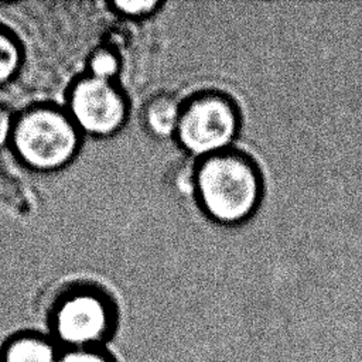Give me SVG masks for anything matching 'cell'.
<instances>
[{
    "label": "cell",
    "mask_w": 362,
    "mask_h": 362,
    "mask_svg": "<svg viewBox=\"0 0 362 362\" xmlns=\"http://www.w3.org/2000/svg\"><path fill=\"white\" fill-rule=\"evenodd\" d=\"M195 194L212 219L238 223L247 219L259 205L260 174L249 157L225 150L197 164Z\"/></svg>",
    "instance_id": "cell-1"
},
{
    "label": "cell",
    "mask_w": 362,
    "mask_h": 362,
    "mask_svg": "<svg viewBox=\"0 0 362 362\" xmlns=\"http://www.w3.org/2000/svg\"><path fill=\"white\" fill-rule=\"evenodd\" d=\"M10 144L30 168L52 171L68 164L79 147V129L55 106H33L14 117Z\"/></svg>",
    "instance_id": "cell-2"
},
{
    "label": "cell",
    "mask_w": 362,
    "mask_h": 362,
    "mask_svg": "<svg viewBox=\"0 0 362 362\" xmlns=\"http://www.w3.org/2000/svg\"><path fill=\"white\" fill-rule=\"evenodd\" d=\"M51 327L55 339L66 349L100 348L115 335L117 311L103 291L78 287L57 300Z\"/></svg>",
    "instance_id": "cell-3"
},
{
    "label": "cell",
    "mask_w": 362,
    "mask_h": 362,
    "mask_svg": "<svg viewBox=\"0 0 362 362\" xmlns=\"http://www.w3.org/2000/svg\"><path fill=\"white\" fill-rule=\"evenodd\" d=\"M238 127L233 102L216 92H202L182 103L175 137L188 154L205 158L225 151Z\"/></svg>",
    "instance_id": "cell-4"
},
{
    "label": "cell",
    "mask_w": 362,
    "mask_h": 362,
    "mask_svg": "<svg viewBox=\"0 0 362 362\" xmlns=\"http://www.w3.org/2000/svg\"><path fill=\"white\" fill-rule=\"evenodd\" d=\"M68 115L79 132L110 136L123 126L127 103L113 81L88 75L72 85L68 98Z\"/></svg>",
    "instance_id": "cell-5"
},
{
    "label": "cell",
    "mask_w": 362,
    "mask_h": 362,
    "mask_svg": "<svg viewBox=\"0 0 362 362\" xmlns=\"http://www.w3.org/2000/svg\"><path fill=\"white\" fill-rule=\"evenodd\" d=\"M182 103L177 96L168 92L153 95L143 106V123L146 129L156 137L175 136L177 126L181 117Z\"/></svg>",
    "instance_id": "cell-6"
},
{
    "label": "cell",
    "mask_w": 362,
    "mask_h": 362,
    "mask_svg": "<svg viewBox=\"0 0 362 362\" xmlns=\"http://www.w3.org/2000/svg\"><path fill=\"white\" fill-rule=\"evenodd\" d=\"M54 344L40 335H20L3 351V362H57Z\"/></svg>",
    "instance_id": "cell-7"
},
{
    "label": "cell",
    "mask_w": 362,
    "mask_h": 362,
    "mask_svg": "<svg viewBox=\"0 0 362 362\" xmlns=\"http://www.w3.org/2000/svg\"><path fill=\"white\" fill-rule=\"evenodd\" d=\"M23 52L13 34L0 27V86L10 82L18 72Z\"/></svg>",
    "instance_id": "cell-8"
},
{
    "label": "cell",
    "mask_w": 362,
    "mask_h": 362,
    "mask_svg": "<svg viewBox=\"0 0 362 362\" xmlns=\"http://www.w3.org/2000/svg\"><path fill=\"white\" fill-rule=\"evenodd\" d=\"M89 75L99 79L113 81L116 74L119 72L120 62L116 51L107 47H100L92 52L88 61Z\"/></svg>",
    "instance_id": "cell-9"
},
{
    "label": "cell",
    "mask_w": 362,
    "mask_h": 362,
    "mask_svg": "<svg viewBox=\"0 0 362 362\" xmlns=\"http://www.w3.org/2000/svg\"><path fill=\"white\" fill-rule=\"evenodd\" d=\"M57 362H117V359L105 346H100L65 349L58 355Z\"/></svg>",
    "instance_id": "cell-10"
},
{
    "label": "cell",
    "mask_w": 362,
    "mask_h": 362,
    "mask_svg": "<svg viewBox=\"0 0 362 362\" xmlns=\"http://www.w3.org/2000/svg\"><path fill=\"white\" fill-rule=\"evenodd\" d=\"M161 6L157 0H116L112 3V7L120 14L132 18L146 17L154 13Z\"/></svg>",
    "instance_id": "cell-11"
},
{
    "label": "cell",
    "mask_w": 362,
    "mask_h": 362,
    "mask_svg": "<svg viewBox=\"0 0 362 362\" xmlns=\"http://www.w3.org/2000/svg\"><path fill=\"white\" fill-rule=\"evenodd\" d=\"M13 126H14L13 113L4 105H0V148L7 143H10Z\"/></svg>",
    "instance_id": "cell-12"
}]
</instances>
